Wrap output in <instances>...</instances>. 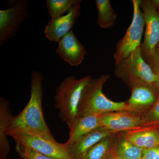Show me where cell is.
<instances>
[{
  "label": "cell",
  "mask_w": 159,
  "mask_h": 159,
  "mask_svg": "<svg viewBox=\"0 0 159 159\" xmlns=\"http://www.w3.org/2000/svg\"><path fill=\"white\" fill-rule=\"evenodd\" d=\"M42 73L34 70L31 73V97L25 107L17 116H14L6 135L25 133L55 140L47 125L43 114Z\"/></svg>",
  "instance_id": "1"
},
{
  "label": "cell",
  "mask_w": 159,
  "mask_h": 159,
  "mask_svg": "<svg viewBox=\"0 0 159 159\" xmlns=\"http://www.w3.org/2000/svg\"><path fill=\"white\" fill-rule=\"evenodd\" d=\"M110 77V75L103 74L97 79L92 78L89 81L82 91L77 119L89 115L129 111L126 102L111 100L102 92L103 86Z\"/></svg>",
  "instance_id": "2"
},
{
  "label": "cell",
  "mask_w": 159,
  "mask_h": 159,
  "mask_svg": "<svg viewBox=\"0 0 159 159\" xmlns=\"http://www.w3.org/2000/svg\"><path fill=\"white\" fill-rule=\"evenodd\" d=\"M92 78L90 75L77 79L74 76L63 80L56 89L54 106L60 119L70 127L77 118L78 106L84 89Z\"/></svg>",
  "instance_id": "3"
},
{
  "label": "cell",
  "mask_w": 159,
  "mask_h": 159,
  "mask_svg": "<svg viewBox=\"0 0 159 159\" xmlns=\"http://www.w3.org/2000/svg\"><path fill=\"white\" fill-rule=\"evenodd\" d=\"M115 74L130 90L140 85L155 86L157 79V74L143 59L140 47L116 64Z\"/></svg>",
  "instance_id": "4"
},
{
  "label": "cell",
  "mask_w": 159,
  "mask_h": 159,
  "mask_svg": "<svg viewBox=\"0 0 159 159\" xmlns=\"http://www.w3.org/2000/svg\"><path fill=\"white\" fill-rule=\"evenodd\" d=\"M141 9L145 21L144 42L140 46L144 60L152 68L155 57V49L159 43V11L151 0L141 1Z\"/></svg>",
  "instance_id": "5"
},
{
  "label": "cell",
  "mask_w": 159,
  "mask_h": 159,
  "mask_svg": "<svg viewBox=\"0 0 159 159\" xmlns=\"http://www.w3.org/2000/svg\"><path fill=\"white\" fill-rule=\"evenodd\" d=\"M134 16L130 25L121 39L118 42L114 54L115 64H117L141 46L145 18L141 10V0H133Z\"/></svg>",
  "instance_id": "6"
},
{
  "label": "cell",
  "mask_w": 159,
  "mask_h": 159,
  "mask_svg": "<svg viewBox=\"0 0 159 159\" xmlns=\"http://www.w3.org/2000/svg\"><path fill=\"white\" fill-rule=\"evenodd\" d=\"M29 16L26 0L12 1L8 9L0 10V46L16 35L20 26Z\"/></svg>",
  "instance_id": "7"
},
{
  "label": "cell",
  "mask_w": 159,
  "mask_h": 159,
  "mask_svg": "<svg viewBox=\"0 0 159 159\" xmlns=\"http://www.w3.org/2000/svg\"><path fill=\"white\" fill-rule=\"evenodd\" d=\"M16 143L32 148L47 156L57 159H73L64 143H58L55 140L34 135L25 133L10 134Z\"/></svg>",
  "instance_id": "8"
},
{
  "label": "cell",
  "mask_w": 159,
  "mask_h": 159,
  "mask_svg": "<svg viewBox=\"0 0 159 159\" xmlns=\"http://www.w3.org/2000/svg\"><path fill=\"white\" fill-rule=\"evenodd\" d=\"M102 128L114 133L126 132L142 128L145 121L142 115L131 111H118L100 115Z\"/></svg>",
  "instance_id": "9"
},
{
  "label": "cell",
  "mask_w": 159,
  "mask_h": 159,
  "mask_svg": "<svg viewBox=\"0 0 159 159\" xmlns=\"http://www.w3.org/2000/svg\"><path fill=\"white\" fill-rule=\"evenodd\" d=\"M81 1L75 5L66 15L51 18L44 30L45 37L51 42L58 43L73 28L80 15Z\"/></svg>",
  "instance_id": "10"
},
{
  "label": "cell",
  "mask_w": 159,
  "mask_h": 159,
  "mask_svg": "<svg viewBox=\"0 0 159 159\" xmlns=\"http://www.w3.org/2000/svg\"><path fill=\"white\" fill-rule=\"evenodd\" d=\"M131 96L125 101L129 111L142 115L148 111L157 99L159 92L154 85L139 86L131 90Z\"/></svg>",
  "instance_id": "11"
},
{
  "label": "cell",
  "mask_w": 159,
  "mask_h": 159,
  "mask_svg": "<svg viewBox=\"0 0 159 159\" xmlns=\"http://www.w3.org/2000/svg\"><path fill=\"white\" fill-rule=\"evenodd\" d=\"M58 43L56 53L65 61L73 66L81 64L87 51L73 31L65 35Z\"/></svg>",
  "instance_id": "12"
},
{
  "label": "cell",
  "mask_w": 159,
  "mask_h": 159,
  "mask_svg": "<svg viewBox=\"0 0 159 159\" xmlns=\"http://www.w3.org/2000/svg\"><path fill=\"white\" fill-rule=\"evenodd\" d=\"M114 134L115 133L110 130L100 127L80 137L70 145H66L73 159H84L87 153L94 145Z\"/></svg>",
  "instance_id": "13"
},
{
  "label": "cell",
  "mask_w": 159,
  "mask_h": 159,
  "mask_svg": "<svg viewBox=\"0 0 159 159\" xmlns=\"http://www.w3.org/2000/svg\"><path fill=\"white\" fill-rule=\"evenodd\" d=\"M100 115H91L77 118L70 129L69 138L65 145L74 143L80 137L100 128Z\"/></svg>",
  "instance_id": "14"
},
{
  "label": "cell",
  "mask_w": 159,
  "mask_h": 159,
  "mask_svg": "<svg viewBox=\"0 0 159 159\" xmlns=\"http://www.w3.org/2000/svg\"><path fill=\"white\" fill-rule=\"evenodd\" d=\"M124 134L129 141L143 149L159 145V131L153 126L142 127Z\"/></svg>",
  "instance_id": "15"
},
{
  "label": "cell",
  "mask_w": 159,
  "mask_h": 159,
  "mask_svg": "<svg viewBox=\"0 0 159 159\" xmlns=\"http://www.w3.org/2000/svg\"><path fill=\"white\" fill-rule=\"evenodd\" d=\"M14 116L10 109V102L4 98H0V154L8 156L10 152L9 141L6 132Z\"/></svg>",
  "instance_id": "16"
},
{
  "label": "cell",
  "mask_w": 159,
  "mask_h": 159,
  "mask_svg": "<svg viewBox=\"0 0 159 159\" xmlns=\"http://www.w3.org/2000/svg\"><path fill=\"white\" fill-rule=\"evenodd\" d=\"M117 133L101 140L89 151L84 159H109L116 154Z\"/></svg>",
  "instance_id": "17"
},
{
  "label": "cell",
  "mask_w": 159,
  "mask_h": 159,
  "mask_svg": "<svg viewBox=\"0 0 159 159\" xmlns=\"http://www.w3.org/2000/svg\"><path fill=\"white\" fill-rule=\"evenodd\" d=\"M116 147L117 155L122 159H141L143 149L137 147L125 138L124 132L118 133Z\"/></svg>",
  "instance_id": "18"
},
{
  "label": "cell",
  "mask_w": 159,
  "mask_h": 159,
  "mask_svg": "<svg viewBox=\"0 0 159 159\" xmlns=\"http://www.w3.org/2000/svg\"><path fill=\"white\" fill-rule=\"evenodd\" d=\"M98 19L97 24L104 29L111 28L116 23L117 16L109 0H96Z\"/></svg>",
  "instance_id": "19"
},
{
  "label": "cell",
  "mask_w": 159,
  "mask_h": 159,
  "mask_svg": "<svg viewBox=\"0 0 159 159\" xmlns=\"http://www.w3.org/2000/svg\"><path fill=\"white\" fill-rule=\"evenodd\" d=\"M80 0H47L46 6L51 18L61 16L66 11H68Z\"/></svg>",
  "instance_id": "20"
},
{
  "label": "cell",
  "mask_w": 159,
  "mask_h": 159,
  "mask_svg": "<svg viewBox=\"0 0 159 159\" xmlns=\"http://www.w3.org/2000/svg\"><path fill=\"white\" fill-rule=\"evenodd\" d=\"M16 150L23 159H57L51 157L40 153L32 148L16 143Z\"/></svg>",
  "instance_id": "21"
},
{
  "label": "cell",
  "mask_w": 159,
  "mask_h": 159,
  "mask_svg": "<svg viewBox=\"0 0 159 159\" xmlns=\"http://www.w3.org/2000/svg\"><path fill=\"white\" fill-rule=\"evenodd\" d=\"M145 121L143 127L159 124V93L156 102L148 111L142 115Z\"/></svg>",
  "instance_id": "22"
},
{
  "label": "cell",
  "mask_w": 159,
  "mask_h": 159,
  "mask_svg": "<svg viewBox=\"0 0 159 159\" xmlns=\"http://www.w3.org/2000/svg\"><path fill=\"white\" fill-rule=\"evenodd\" d=\"M141 159H159V145L143 149Z\"/></svg>",
  "instance_id": "23"
},
{
  "label": "cell",
  "mask_w": 159,
  "mask_h": 159,
  "mask_svg": "<svg viewBox=\"0 0 159 159\" xmlns=\"http://www.w3.org/2000/svg\"><path fill=\"white\" fill-rule=\"evenodd\" d=\"M155 74H159V43L158 44L155 49V57L153 65L152 66Z\"/></svg>",
  "instance_id": "24"
},
{
  "label": "cell",
  "mask_w": 159,
  "mask_h": 159,
  "mask_svg": "<svg viewBox=\"0 0 159 159\" xmlns=\"http://www.w3.org/2000/svg\"><path fill=\"white\" fill-rule=\"evenodd\" d=\"M157 79L156 82L155 83V86L157 88L159 93V74H157Z\"/></svg>",
  "instance_id": "25"
},
{
  "label": "cell",
  "mask_w": 159,
  "mask_h": 159,
  "mask_svg": "<svg viewBox=\"0 0 159 159\" xmlns=\"http://www.w3.org/2000/svg\"><path fill=\"white\" fill-rule=\"evenodd\" d=\"M155 6L156 7L157 9L159 11V0H152Z\"/></svg>",
  "instance_id": "26"
},
{
  "label": "cell",
  "mask_w": 159,
  "mask_h": 159,
  "mask_svg": "<svg viewBox=\"0 0 159 159\" xmlns=\"http://www.w3.org/2000/svg\"><path fill=\"white\" fill-rule=\"evenodd\" d=\"M0 159H9L8 156L4 154H0Z\"/></svg>",
  "instance_id": "27"
},
{
  "label": "cell",
  "mask_w": 159,
  "mask_h": 159,
  "mask_svg": "<svg viewBox=\"0 0 159 159\" xmlns=\"http://www.w3.org/2000/svg\"><path fill=\"white\" fill-rule=\"evenodd\" d=\"M109 159H121V158L119 157H118V156L117 155L116 153L115 154V155H114L113 156H112Z\"/></svg>",
  "instance_id": "28"
}]
</instances>
